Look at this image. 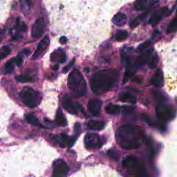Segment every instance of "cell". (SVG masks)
Masks as SVG:
<instances>
[{"label":"cell","mask_w":177,"mask_h":177,"mask_svg":"<svg viewBox=\"0 0 177 177\" xmlns=\"http://www.w3.org/2000/svg\"><path fill=\"white\" fill-rule=\"evenodd\" d=\"M116 140L118 145L125 150H136L142 145L143 131L140 127L124 125L116 131Z\"/></svg>","instance_id":"1"},{"label":"cell","mask_w":177,"mask_h":177,"mask_svg":"<svg viewBox=\"0 0 177 177\" xmlns=\"http://www.w3.org/2000/svg\"><path fill=\"white\" fill-rule=\"evenodd\" d=\"M119 73L116 69L100 71L94 73L91 78V88L95 94H104L116 85Z\"/></svg>","instance_id":"2"},{"label":"cell","mask_w":177,"mask_h":177,"mask_svg":"<svg viewBox=\"0 0 177 177\" xmlns=\"http://www.w3.org/2000/svg\"><path fill=\"white\" fill-rule=\"evenodd\" d=\"M68 86L77 96H82L87 92V85L82 74L78 69H73L69 76Z\"/></svg>","instance_id":"3"},{"label":"cell","mask_w":177,"mask_h":177,"mask_svg":"<svg viewBox=\"0 0 177 177\" xmlns=\"http://www.w3.org/2000/svg\"><path fill=\"white\" fill-rule=\"evenodd\" d=\"M123 166L127 169L128 174L133 177H147L145 169L137 158L134 156L125 157L123 161Z\"/></svg>","instance_id":"4"},{"label":"cell","mask_w":177,"mask_h":177,"mask_svg":"<svg viewBox=\"0 0 177 177\" xmlns=\"http://www.w3.org/2000/svg\"><path fill=\"white\" fill-rule=\"evenodd\" d=\"M20 95L22 101L29 108L36 107L42 100L41 94L33 88L28 87L24 88Z\"/></svg>","instance_id":"5"},{"label":"cell","mask_w":177,"mask_h":177,"mask_svg":"<svg viewBox=\"0 0 177 177\" xmlns=\"http://www.w3.org/2000/svg\"><path fill=\"white\" fill-rule=\"evenodd\" d=\"M156 114L158 118L164 122H168L175 118L176 110L170 105L159 104L156 107Z\"/></svg>","instance_id":"6"},{"label":"cell","mask_w":177,"mask_h":177,"mask_svg":"<svg viewBox=\"0 0 177 177\" xmlns=\"http://www.w3.org/2000/svg\"><path fill=\"white\" fill-rule=\"evenodd\" d=\"M69 171V167L63 160L59 159L54 163L53 176V177H66Z\"/></svg>","instance_id":"7"},{"label":"cell","mask_w":177,"mask_h":177,"mask_svg":"<svg viewBox=\"0 0 177 177\" xmlns=\"http://www.w3.org/2000/svg\"><path fill=\"white\" fill-rule=\"evenodd\" d=\"M85 143L86 147L88 150L100 147L102 145V143L100 139L99 136L96 134H88L86 135Z\"/></svg>","instance_id":"8"},{"label":"cell","mask_w":177,"mask_h":177,"mask_svg":"<svg viewBox=\"0 0 177 177\" xmlns=\"http://www.w3.org/2000/svg\"><path fill=\"white\" fill-rule=\"evenodd\" d=\"M45 30V22L43 18H39L35 21L32 28V37L39 38L42 36Z\"/></svg>","instance_id":"9"},{"label":"cell","mask_w":177,"mask_h":177,"mask_svg":"<svg viewBox=\"0 0 177 177\" xmlns=\"http://www.w3.org/2000/svg\"><path fill=\"white\" fill-rule=\"evenodd\" d=\"M102 107V101L99 99H91L88 103V110L93 116L99 115Z\"/></svg>","instance_id":"10"},{"label":"cell","mask_w":177,"mask_h":177,"mask_svg":"<svg viewBox=\"0 0 177 177\" xmlns=\"http://www.w3.org/2000/svg\"><path fill=\"white\" fill-rule=\"evenodd\" d=\"M62 104H63L64 108L69 113L71 114H77V108L73 102L72 98L69 95H66L63 97L62 100Z\"/></svg>","instance_id":"11"},{"label":"cell","mask_w":177,"mask_h":177,"mask_svg":"<svg viewBox=\"0 0 177 177\" xmlns=\"http://www.w3.org/2000/svg\"><path fill=\"white\" fill-rule=\"evenodd\" d=\"M50 43V39L49 35H46L43 37V39L40 42L39 44L37 45V47L35 51L33 54V58L39 57L40 55L42 54L45 51V50L47 49V47H49Z\"/></svg>","instance_id":"12"},{"label":"cell","mask_w":177,"mask_h":177,"mask_svg":"<svg viewBox=\"0 0 177 177\" xmlns=\"http://www.w3.org/2000/svg\"><path fill=\"white\" fill-rule=\"evenodd\" d=\"M153 49H148L145 50L142 53V54L140 56H138L136 58L135 61V66L136 67H139L143 64L147 63V61L149 60V59L151 57V55L152 54Z\"/></svg>","instance_id":"13"},{"label":"cell","mask_w":177,"mask_h":177,"mask_svg":"<svg viewBox=\"0 0 177 177\" xmlns=\"http://www.w3.org/2000/svg\"><path fill=\"white\" fill-rule=\"evenodd\" d=\"M168 11L167 8H162L160 9V10L157 11L155 12V13L153 14L151 18H150L149 20V23L151 24L152 26H155L157 25L159 23V21H161V19L163 18L165 15H166L167 12Z\"/></svg>","instance_id":"14"},{"label":"cell","mask_w":177,"mask_h":177,"mask_svg":"<svg viewBox=\"0 0 177 177\" xmlns=\"http://www.w3.org/2000/svg\"><path fill=\"white\" fill-rule=\"evenodd\" d=\"M66 56L65 53L62 49H57L52 53L51 56V60L53 62L63 64L66 61Z\"/></svg>","instance_id":"15"},{"label":"cell","mask_w":177,"mask_h":177,"mask_svg":"<svg viewBox=\"0 0 177 177\" xmlns=\"http://www.w3.org/2000/svg\"><path fill=\"white\" fill-rule=\"evenodd\" d=\"M151 83L156 87H161L164 85V78L163 73L160 70H158L151 80Z\"/></svg>","instance_id":"16"},{"label":"cell","mask_w":177,"mask_h":177,"mask_svg":"<svg viewBox=\"0 0 177 177\" xmlns=\"http://www.w3.org/2000/svg\"><path fill=\"white\" fill-rule=\"evenodd\" d=\"M156 2L154 1H147V0H142V1H137L134 4V8L136 11H143L149 8L152 4H154Z\"/></svg>","instance_id":"17"},{"label":"cell","mask_w":177,"mask_h":177,"mask_svg":"<svg viewBox=\"0 0 177 177\" xmlns=\"http://www.w3.org/2000/svg\"><path fill=\"white\" fill-rule=\"evenodd\" d=\"M119 100L122 102H128L130 104H135L136 102V98L135 95L130 92L122 93L119 96Z\"/></svg>","instance_id":"18"},{"label":"cell","mask_w":177,"mask_h":177,"mask_svg":"<svg viewBox=\"0 0 177 177\" xmlns=\"http://www.w3.org/2000/svg\"><path fill=\"white\" fill-rule=\"evenodd\" d=\"M112 21L116 26H123L124 24H125L127 21V16L123 13H118L114 15L113 19H112Z\"/></svg>","instance_id":"19"},{"label":"cell","mask_w":177,"mask_h":177,"mask_svg":"<svg viewBox=\"0 0 177 177\" xmlns=\"http://www.w3.org/2000/svg\"><path fill=\"white\" fill-rule=\"evenodd\" d=\"M105 123L103 121H91L88 123L87 127L89 130H101L104 129Z\"/></svg>","instance_id":"20"},{"label":"cell","mask_w":177,"mask_h":177,"mask_svg":"<svg viewBox=\"0 0 177 177\" xmlns=\"http://www.w3.org/2000/svg\"><path fill=\"white\" fill-rule=\"evenodd\" d=\"M56 123L57 125L62 127H64L67 125V122H66L65 117H64L61 109H58L57 111L56 117Z\"/></svg>","instance_id":"21"},{"label":"cell","mask_w":177,"mask_h":177,"mask_svg":"<svg viewBox=\"0 0 177 177\" xmlns=\"http://www.w3.org/2000/svg\"><path fill=\"white\" fill-rule=\"evenodd\" d=\"M70 138L66 134H61L60 135L57 136V143L61 147H65L66 146L69 147Z\"/></svg>","instance_id":"22"},{"label":"cell","mask_w":177,"mask_h":177,"mask_svg":"<svg viewBox=\"0 0 177 177\" xmlns=\"http://www.w3.org/2000/svg\"><path fill=\"white\" fill-rule=\"evenodd\" d=\"M105 111H106L107 113L109 114L117 115L120 114V112L121 111V108L120 106H118V105L110 104L105 107Z\"/></svg>","instance_id":"23"},{"label":"cell","mask_w":177,"mask_h":177,"mask_svg":"<svg viewBox=\"0 0 177 177\" xmlns=\"http://www.w3.org/2000/svg\"><path fill=\"white\" fill-rule=\"evenodd\" d=\"M26 119L28 123L31 124V125H32L33 126H36V127H42V125L40 124V121L37 119V117L35 116L34 115L32 114H28L26 115Z\"/></svg>","instance_id":"24"},{"label":"cell","mask_w":177,"mask_h":177,"mask_svg":"<svg viewBox=\"0 0 177 177\" xmlns=\"http://www.w3.org/2000/svg\"><path fill=\"white\" fill-rule=\"evenodd\" d=\"M15 63V58L11 59L8 62H7L5 66H4V72H5L6 74L13 73L14 69H15V66H14V64Z\"/></svg>","instance_id":"25"},{"label":"cell","mask_w":177,"mask_h":177,"mask_svg":"<svg viewBox=\"0 0 177 177\" xmlns=\"http://www.w3.org/2000/svg\"><path fill=\"white\" fill-rule=\"evenodd\" d=\"M177 31V18H174L167 26V32L168 33H172Z\"/></svg>","instance_id":"26"},{"label":"cell","mask_w":177,"mask_h":177,"mask_svg":"<svg viewBox=\"0 0 177 177\" xmlns=\"http://www.w3.org/2000/svg\"><path fill=\"white\" fill-rule=\"evenodd\" d=\"M142 118H143V120H144L146 123H147L149 125H152V126H155L157 128H159L160 130H164V127H165L163 125H158V124H156L154 123V121L151 120V118H150L149 116H147V115L145 114H143L142 115Z\"/></svg>","instance_id":"27"},{"label":"cell","mask_w":177,"mask_h":177,"mask_svg":"<svg viewBox=\"0 0 177 177\" xmlns=\"http://www.w3.org/2000/svg\"><path fill=\"white\" fill-rule=\"evenodd\" d=\"M128 35V33L126 31H119L116 33V35H115V38L117 41H123V40H125Z\"/></svg>","instance_id":"28"},{"label":"cell","mask_w":177,"mask_h":177,"mask_svg":"<svg viewBox=\"0 0 177 177\" xmlns=\"http://www.w3.org/2000/svg\"><path fill=\"white\" fill-rule=\"evenodd\" d=\"M11 48L8 46H4L0 49V60L2 59H4L10 54Z\"/></svg>","instance_id":"29"},{"label":"cell","mask_w":177,"mask_h":177,"mask_svg":"<svg viewBox=\"0 0 177 177\" xmlns=\"http://www.w3.org/2000/svg\"><path fill=\"white\" fill-rule=\"evenodd\" d=\"M16 80L18 81V82H33V79L31 76H28V75H21L19 76L16 78Z\"/></svg>","instance_id":"30"},{"label":"cell","mask_w":177,"mask_h":177,"mask_svg":"<svg viewBox=\"0 0 177 177\" xmlns=\"http://www.w3.org/2000/svg\"><path fill=\"white\" fill-rule=\"evenodd\" d=\"M158 61H159V59H158V56H153V57L150 61V69H154L156 67L157 64H158Z\"/></svg>","instance_id":"31"},{"label":"cell","mask_w":177,"mask_h":177,"mask_svg":"<svg viewBox=\"0 0 177 177\" xmlns=\"http://www.w3.org/2000/svg\"><path fill=\"white\" fill-rule=\"evenodd\" d=\"M107 154H108V156L111 158V159L115 160V161H117V160H118V154H117L116 152L113 151V150H109V151L107 152Z\"/></svg>","instance_id":"32"},{"label":"cell","mask_w":177,"mask_h":177,"mask_svg":"<svg viewBox=\"0 0 177 177\" xmlns=\"http://www.w3.org/2000/svg\"><path fill=\"white\" fill-rule=\"evenodd\" d=\"M74 130H75V134L76 137H78L80 134V131H81V125L79 123H77L75 124V126H74Z\"/></svg>","instance_id":"33"},{"label":"cell","mask_w":177,"mask_h":177,"mask_svg":"<svg viewBox=\"0 0 177 177\" xmlns=\"http://www.w3.org/2000/svg\"><path fill=\"white\" fill-rule=\"evenodd\" d=\"M74 63H75V59H73V60H72V61H71V63H70V64H68L67 66H65V67H64V68L63 69V72H64V73H67L68 71H69V69H71V67H72V66H73Z\"/></svg>","instance_id":"34"},{"label":"cell","mask_w":177,"mask_h":177,"mask_svg":"<svg viewBox=\"0 0 177 177\" xmlns=\"http://www.w3.org/2000/svg\"><path fill=\"white\" fill-rule=\"evenodd\" d=\"M123 111L125 114H130V112L133 111V108L131 107H123Z\"/></svg>","instance_id":"35"},{"label":"cell","mask_w":177,"mask_h":177,"mask_svg":"<svg viewBox=\"0 0 177 177\" xmlns=\"http://www.w3.org/2000/svg\"><path fill=\"white\" fill-rule=\"evenodd\" d=\"M66 42H67V38L64 36L60 37V43H61V44H66Z\"/></svg>","instance_id":"36"},{"label":"cell","mask_w":177,"mask_h":177,"mask_svg":"<svg viewBox=\"0 0 177 177\" xmlns=\"http://www.w3.org/2000/svg\"><path fill=\"white\" fill-rule=\"evenodd\" d=\"M135 80H136V82H137L138 83H141V82H142V80H139V78H136Z\"/></svg>","instance_id":"37"},{"label":"cell","mask_w":177,"mask_h":177,"mask_svg":"<svg viewBox=\"0 0 177 177\" xmlns=\"http://www.w3.org/2000/svg\"><path fill=\"white\" fill-rule=\"evenodd\" d=\"M59 69V66H58V65H56V66H54V67H53V69L54 70H57V69Z\"/></svg>","instance_id":"38"},{"label":"cell","mask_w":177,"mask_h":177,"mask_svg":"<svg viewBox=\"0 0 177 177\" xmlns=\"http://www.w3.org/2000/svg\"><path fill=\"white\" fill-rule=\"evenodd\" d=\"M176 18H177V12H176Z\"/></svg>","instance_id":"39"}]
</instances>
